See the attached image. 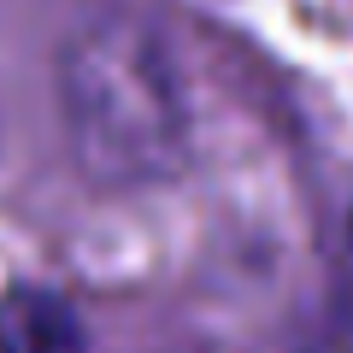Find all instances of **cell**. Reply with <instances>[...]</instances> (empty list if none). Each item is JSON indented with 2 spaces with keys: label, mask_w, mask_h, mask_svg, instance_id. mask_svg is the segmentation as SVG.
<instances>
[{
  "label": "cell",
  "mask_w": 353,
  "mask_h": 353,
  "mask_svg": "<svg viewBox=\"0 0 353 353\" xmlns=\"http://www.w3.org/2000/svg\"><path fill=\"white\" fill-rule=\"evenodd\" d=\"M0 353H83V330L53 294L0 301Z\"/></svg>",
  "instance_id": "cell-2"
},
{
  "label": "cell",
  "mask_w": 353,
  "mask_h": 353,
  "mask_svg": "<svg viewBox=\"0 0 353 353\" xmlns=\"http://www.w3.org/2000/svg\"><path fill=\"white\" fill-rule=\"evenodd\" d=\"M59 106L83 171L101 183H148L183 159V83L165 41L136 18H101L65 41Z\"/></svg>",
  "instance_id": "cell-1"
}]
</instances>
